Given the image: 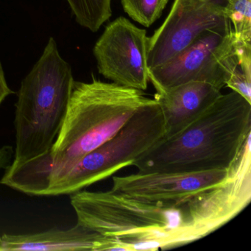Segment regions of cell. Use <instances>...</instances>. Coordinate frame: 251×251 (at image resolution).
I'll use <instances>...</instances> for the list:
<instances>
[{
  "label": "cell",
  "mask_w": 251,
  "mask_h": 251,
  "mask_svg": "<svg viewBox=\"0 0 251 251\" xmlns=\"http://www.w3.org/2000/svg\"><path fill=\"white\" fill-rule=\"evenodd\" d=\"M238 64L230 25L207 32L173 59L148 70L149 81L156 92L190 81L205 82L222 89Z\"/></svg>",
  "instance_id": "6"
},
{
  "label": "cell",
  "mask_w": 251,
  "mask_h": 251,
  "mask_svg": "<svg viewBox=\"0 0 251 251\" xmlns=\"http://www.w3.org/2000/svg\"><path fill=\"white\" fill-rule=\"evenodd\" d=\"M222 0H176L162 25L148 37V70L165 64L207 32L231 25Z\"/></svg>",
  "instance_id": "8"
},
{
  "label": "cell",
  "mask_w": 251,
  "mask_h": 251,
  "mask_svg": "<svg viewBox=\"0 0 251 251\" xmlns=\"http://www.w3.org/2000/svg\"><path fill=\"white\" fill-rule=\"evenodd\" d=\"M76 22L95 33L112 15L111 0H67Z\"/></svg>",
  "instance_id": "13"
},
{
  "label": "cell",
  "mask_w": 251,
  "mask_h": 251,
  "mask_svg": "<svg viewBox=\"0 0 251 251\" xmlns=\"http://www.w3.org/2000/svg\"><path fill=\"white\" fill-rule=\"evenodd\" d=\"M14 94H16L15 92L9 87L7 83L3 67H2L1 61H0V106L2 105V102L8 97L11 95H14Z\"/></svg>",
  "instance_id": "18"
},
{
  "label": "cell",
  "mask_w": 251,
  "mask_h": 251,
  "mask_svg": "<svg viewBox=\"0 0 251 251\" xmlns=\"http://www.w3.org/2000/svg\"><path fill=\"white\" fill-rule=\"evenodd\" d=\"M161 107L152 99L106 142L85 155L62 176L54 179L40 196L73 195L131 166L165 135Z\"/></svg>",
  "instance_id": "5"
},
{
  "label": "cell",
  "mask_w": 251,
  "mask_h": 251,
  "mask_svg": "<svg viewBox=\"0 0 251 251\" xmlns=\"http://www.w3.org/2000/svg\"><path fill=\"white\" fill-rule=\"evenodd\" d=\"M77 224L120 244V251H158L190 243L183 206L149 203L118 192L79 191L70 195Z\"/></svg>",
  "instance_id": "3"
},
{
  "label": "cell",
  "mask_w": 251,
  "mask_h": 251,
  "mask_svg": "<svg viewBox=\"0 0 251 251\" xmlns=\"http://www.w3.org/2000/svg\"><path fill=\"white\" fill-rule=\"evenodd\" d=\"M251 134V103L232 91L222 94L182 131L163 139L133 161L141 173L227 170Z\"/></svg>",
  "instance_id": "2"
},
{
  "label": "cell",
  "mask_w": 251,
  "mask_h": 251,
  "mask_svg": "<svg viewBox=\"0 0 251 251\" xmlns=\"http://www.w3.org/2000/svg\"><path fill=\"white\" fill-rule=\"evenodd\" d=\"M227 170L196 173H138L114 176L111 190L149 203L181 205L224 180Z\"/></svg>",
  "instance_id": "10"
},
{
  "label": "cell",
  "mask_w": 251,
  "mask_h": 251,
  "mask_svg": "<svg viewBox=\"0 0 251 251\" xmlns=\"http://www.w3.org/2000/svg\"><path fill=\"white\" fill-rule=\"evenodd\" d=\"M169 0H121L126 14L147 27L160 18Z\"/></svg>",
  "instance_id": "15"
},
{
  "label": "cell",
  "mask_w": 251,
  "mask_h": 251,
  "mask_svg": "<svg viewBox=\"0 0 251 251\" xmlns=\"http://www.w3.org/2000/svg\"><path fill=\"white\" fill-rule=\"evenodd\" d=\"M152 99L143 91L105 83L75 81L61 131L49 151L5 169L0 183L30 196H40L54 179L111 139Z\"/></svg>",
  "instance_id": "1"
},
{
  "label": "cell",
  "mask_w": 251,
  "mask_h": 251,
  "mask_svg": "<svg viewBox=\"0 0 251 251\" xmlns=\"http://www.w3.org/2000/svg\"><path fill=\"white\" fill-rule=\"evenodd\" d=\"M14 150L9 145L0 148V171L8 168L14 159Z\"/></svg>",
  "instance_id": "17"
},
{
  "label": "cell",
  "mask_w": 251,
  "mask_h": 251,
  "mask_svg": "<svg viewBox=\"0 0 251 251\" xmlns=\"http://www.w3.org/2000/svg\"><path fill=\"white\" fill-rule=\"evenodd\" d=\"M120 251L118 241L76 224L67 230L52 228L40 233L0 236V251Z\"/></svg>",
  "instance_id": "11"
},
{
  "label": "cell",
  "mask_w": 251,
  "mask_h": 251,
  "mask_svg": "<svg viewBox=\"0 0 251 251\" xmlns=\"http://www.w3.org/2000/svg\"><path fill=\"white\" fill-rule=\"evenodd\" d=\"M226 86L243 97L251 103V76L236 67L226 83Z\"/></svg>",
  "instance_id": "16"
},
{
  "label": "cell",
  "mask_w": 251,
  "mask_h": 251,
  "mask_svg": "<svg viewBox=\"0 0 251 251\" xmlns=\"http://www.w3.org/2000/svg\"><path fill=\"white\" fill-rule=\"evenodd\" d=\"M222 95L221 89L201 81H190L161 92L154 100L161 107L168 139L199 118Z\"/></svg>",
  "instance_id": "12"
},
{
  "label": "cell",
  "mask_w": 251,
  "mask_h": 251,
  "mask_svg": "<svg viewBox=\"0 0 251 251\" xmlns=\"http://www.w3.org/2000/svg\"><path fill=\"white\" fill-rule=\"evenodd\" d=\"M71 66L50 38L37 62L22 80L15 103L16 148L11 165L48 152L68 111L74 85Z\"/></svg>",
  "instance_id": "4"
},
{
  "label": "cell",
  "mask_w": 251,
  "mask_h": 251,
  "mask_svg": "<svg viewBox=\"0 0 251 251\" xmlns=\"http://www.w3.org/2000/svg\"><path fill=\"white\" fill-rule=\"evenodd\" d=\"M224 9L236 40L251 43V0H226Z\"/></svg>",
  "instance_id": "14"
},
{
  "label": "cell",
  "mask_w": 251,
  "mask_h": 251,
  "mask_svg": "<svg viewBox=\"0 0 251 251\" xmlns=\"http://www.w3.org/2000/svg\"><path fill=\"white\" fill-rule=\"evenodd\" d=\"M148 40L146 30L125 17L110 23L93 49L100 74L120 86L146 90Z\"/></svg>",
  "instance_id": "9"
},
{
  "label": "cell",
  "mask_w": 251,
  "mask_h": 251,
  "mask_svg": "<svg viewBox=\"0 0 251 251\" xmlns=\"http://www.w3.org/2000/svg\"><path fill=\"white\" fill-rule=\"evenodd\" d=\"M251 136L227 169L224 180L183 203V225L191 242L218 230L251 202Z\"/></svg>",
  "instance_id": "7"
}]
</instances>
